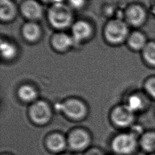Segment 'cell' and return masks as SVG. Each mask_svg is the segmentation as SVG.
Masks as SVG:
<instances>
[{
  "instance_id": "obj_2",
  "label": "cell",
  "mask_w": 155,
  "mask_h": 155,
  "mask_svg": "<svg viewBox=\"0 0 155 155\" xmlns=\"http://www.w3.org/2000/svg\"><path fill=\"white\" fill-rule=\"evenodd\" d=\"M110 147L116 155H133L139 147V137L130 131L116 134L111 140Z\"/></svg>"
},
{
  "instance_id": "obj_25",
  "label": "cell",
  "mask_w": 155,
  "mask_h": 155,
  "mask_svg": "<svg viewBox=\"0 0 155 155\" xmlns=\"http://www.w3.org/2000/svg\"><path fill=\"white\" fill-rule=\"evenodd\" d=\"M41 1H43L44 2H52L53 0H41Z\"/></svg>"
},
{
  "instance_id": "obj_8",
  "label": "cell",
  "mask_w": 155,
  "mask_h": 155,
  "mask_svg": "<svg viewBox=\"0 0 155 155\" xmlns=\"http://www.w3.org/2000/svg\"><path fill=\"white\" fill-rule=\"evenodd\" d=\"M151 99L142 90L130 93L124 102L135 114L145 112L151 105Z\"/></svg>"
},
{
  "instance_id": "obj_9",
  "label": "cell",
  "mask_w": 155,
  "mask_h": 155,
  "mask_svg": "<svg viewBox=\"0 0 155 155\" xmlns=\"http://www.w3.org/2000/svg\"><path fill=\"white\" fill-rule=\"evenodd\" d=\"M44 144L48 152L56 155L65 152L68 148L67 136L59 131L47 134L44 138Z\"/></svg>"
},
{
  "instance_id": "obj_10",
  "label": "cell",
  "mask_w": 155,
  "mask_h": 155,
  "mask_svg": "<svg viewBox=\"0 0 155 155\" xmlns=\"http://www.w3.org/2000/svg\"><path fill=\"white\" fill-rule=\"evenodd\" d=\"M16 95L21 102L28 105L39 99L38 88L34 85L29 83L20 85L16 90Z\"/></svg>"
},
{
  "instance_id": "obj_18",
  "label": "cell",
  "mask_w": 155,
  "mask_h": 155,
  "mask_svg": "<svg viewBox=\"0 0 155 155\" xmlns=\"http://www.w3.org/2000/svg\"><path fill=\"white\" fill-rule=\"evenodd\" d=\"M127 41L129 46L135 50H143L147 44L145 36L139 31H134L128 35Z\"/></svg>"
},
{
  "instance_id": "obj_3",
  "label": "cell",
  "mask_w": 155,
  "mask_h": 155,
  "mask_svg": "<svg viewBox=\"0 0 155 155\" xmlns=\"http://www.w3.org/2000/svg\"><path fill=\"white\" fill-rule=\"evenodd\" d=\"M27 116L34 125L43 127L48 125L53 116V108L47 101L39 99L29 105Z\"/></svg>"
},
{
  "instance_id": "obj_24",
  "label": "cell",
  "mask_w": 155,
  "mask_h": 155,
  "mask_svg": "<svg viewBox=\"0 0 155 155\" xmlns=\"http://www.w3.org/2000/svg\"><path fill=\"white\" fill-rule=\"evenodd\" d=\"M57 155H73L71 153H67V152H64L62 153H61V154H57Z\"/></svg>"
},
{
  "instance_id": "obj_15",
  "label": "cell",
  "mask_w": 155,
  "mask_h": 155,
  "mask_svg": "<svg viewBox=\"0 0 155 155\" xmlns=\"http://www.w3.org/2000/svg\"><path fill=\"white\" fill-rule=\"evenodd\" d=\"M72 37L65 33H57L54 34L51 39L53 47L59 51H65L68 49L74 43Z\"/></svg>"
},
{
  "instance_id": "obj_16",
  "label": "cell",
  "mask_w": 155,
  "mask_h": 155,
  "mask_svg": "<svg viewBox=\"0 0 155 155\" xmlns=\"http://www.w3.org/2000/svg\"><path fill=\"white\" fill-rule=\"evenodd\" d=\"M16 8L10 0H0V17L2 21L12 19L15 15Z\"/></svg>"
},
{
  "instance_id": "obj_5",
  "label": "cell",
  "mask_w": 155,
  "mask_h": 155,
  "mask_svg": "<svg viewBox=\"0 0 155 155\" xmlns=\"http://www.w3.org/2000/svg\"><path fill=\"white\" fill-rule=\"evenodd\" d=\"M66 136L68 148L72 151L84 153L91 147V134L85 128H73L68 132Z\"/></svg>"
},
{
  "instance_id": "obj_1",
  "label": "cell",
  "mask_w": 155,
  "mask_h": 155,
  "mask_svg": "<svg viewBox=\"0 0 155 155\" xmlns=\"http://www.w3.org/2000/svg\"><path fill=\"white\" fill-rule=\"evenodd\" d=\"M58 110L67 119L80 122L88 114V107L85 102L77 97H68L58 103Z\"/></svg>"
},
{
  "instance_id": "obj_6",
  "label": "cell",
  "mask_w": 155,
  "mask_h": 155,
  "mask_svg": "<svg viewBox=\"0 0 155 155\" xmlns=\"http://www.w3.org/2000/svg\"><path fill=\"white\" fill-rule=\"evenodd\" d=\"M48 19L54 27L62 29L71 24L72 13L70 8L63 3L53 4L48 10Z\"/></svg>"
},
{
  "instance_id": "obj_4",
  "label": "cell",
  "mask_w": 155,
  "mask_h": 155,
  "mask_svg": "<svg viewBox=\"0 0 155 155\" xmlns=\"http://www.w3.org/2000/svg\"><path fill=\"white\" fill-rule=\"evenodd\" d=\"M109 119L116 128L124 130L130 128L135 124L136 114L122 103L115 105L111 109Z\"/></svg>"
},
{
  "instance_id": "obj_20",
  "label": "cell",
  "mask_w": 155,
  "mask_h": 155,
  "mask_svg": "<svg viewBox=\"0 0 155 155\" xmlns=\"http://www.w3.org/2000/svg\"><path fill=\"white\" fill-rule=\"evenodd\" d=\"M142 56L146 64L155 67V42L147 43L142 50Z\"/></svg>"
},
{
  "instance_id": "obj_7",
  "label": "cell",
  "mask_w": 155,
  "mask_h": 155,
  "mask_svg": "<svg viewBox=\"0 0 155 155\" xmlns=\"http://www.w3.org/2000/svg\"><path fill=\"white\" fill-rule=\"evenodd\" d=\"M104 34L108 42L117 44L128 38V28L127 24L122 20L114 19L107 24Z\"/></svg>"
},
{
  "instance_id": "obj_19",
  "label": "cell",
  "mask_w": 155,
  "mask_h": 155,
  "mask_svg": "<svg viewBox=\"0 0 155 155\" xmlns=\"http://www.w3.org/2000/svg\"><path fill=\"white\" fill-rule=\"evenodd\" d=\"M1 56L4 59L10 60L16 56L17 49L13 43L2 39L1 42Z\"/></svg>"
},
{
  "instance_id": "obj_12",
  "label": "cell",
  "mask_w": 155,
  "mask_h": 155,
  "mask_svg": "<svg viewBox=\"0 0 155 155\" xmlns=\"http://www.w3.org/2000/svg\"><path fill=\"white\" fill-rule=\"evenodd\" d=\"M91 31V27L87 22L82 20L76 21L72 26V38L74 42H79L88 39Z\"/></svg>"
},
{
  "instance_id": "obj_23",
  "label": "cell",
  "mask_w": 155,
  "mask_h": 155,
  "mask_svg": "<svg viewBox=\"0 0 155 155\" xmlns=\"http://www.w3.org/2000/svg\"><path fill=\"white\" fill-rule=\"evenodd\" d=\"M68 2L71 6L78 8L82 7V5L84 4L85 0H68Z\"/></svg>"
},
{
  "instance_id": "obj_17",
  "label": "cell",
  "mask_w": 155,
  "mask_h": 155,
  "mask_svg": "<svg viewBox=\"0 0 155 155\" xmlns=\"http://www.w3.org/2000/svg\"><path fill=\"white\" fill-rule=\"evenodd\" d=\"M22 35L24 38L29 41L37 40L41 35V30L38 25L33 22H28L22 28Z\"/></svg>"
},
{
  "instance_id": "obj_21",
  "label": "cell",
  "mask_w": 155,
  "mask_h": 155,
  "mask_svg": "<svg viewBox=\"0 0 155 155\" xmlns=\"http://www.w3.org/2000/svg\"><path fill=\"white\" fill-rule=\"evenodd\" d=\"M142 90L151 100L155 101V76H149L144 80Z\"/></svg>"
},
{
  "instance_id": "obj_13",
  "label": "cell",
  "mask_w": 155,
  "mask_h": 155,
  "mask_svg": "<svg viewBox=\"0 0 155 155\" xmlns=\"http://www.w3.org/2000/svg\"><path fill=\"white\" fill-rule=\"evenodd\" d=\"M146 17L144 9L138 5H131L127 10L125 18L127 21L131 25L138 26L142 24Z\"/></svg>"
},
{
  "instance_id": "obj_22",
  "label": "cell",
  "mask_w": 155,
  "mask_h": 155,
  "mask_svg": "<svg viewBox=\"0 0 155 155\" xmlns=\"http://www.w3.org/2000/svg\"><path fill=\"white\" fill-rule=\"evenodd\" d=\"M83 155H105L102 150L96 147H91L83 153Z\"/></svg>"
},
{
  "instance_id": "obj_26",
  "label": "cell",
  "mask_w": 155,
  "mask_h": 155,
  "mask_svg": "<svg viewBox=\"0 0 155 155\" xmlns=\"http://www.w3.org/2000/svg\"><path fill=\"white\" fill-rule=\"evenodd\" d=\"M1 155H12V154H9V153H2Z\"/></svg>"
},
{
  "instance_id": "obj_14",
  "label": "cell",
  "mask_w": 155,
  "mask_h": 155,
  "mask_svg": "<svg viewBox=\"0 0 155 155\" xmlns=\"http://www.w3.org/2000/svg\"><path fill=\"white\" fill-rule=\"evenodd\" d=\"M139 148L147 154L155 152V130L144 131L139 137Z\"/></svg>"
},
{
  "instance_id": "obj_27",
  "label": "cell",
  "mask_w": 155,
  "mask_h": 155,
  "mask_svg": "<svg viewBox=\"0 0 155 155\" xmlns=\"http://www.w3.org/2000/svg\"><path fill=\"white\" fill-rule=\"evenodd\" d=\"M147 155H155V152L154 153H150V154H147Z\"/></svg>"
},
{
  "instance_id": "obj_11",
  "label": "cell",
  "mask_w": 155,
  "mask_h": 155,
  "mask_svg": "<svg viewBox=\"0 0 155 155\" xmlns=\"http://www.w3.org/2000/svg\"><path fill=\"white\" fill-rule=\"evenodd\" d=\"M23 15L30 20L39 19L42 15V7L36 0H25L21 7Z\"/></svg>"
}]
</instances>
